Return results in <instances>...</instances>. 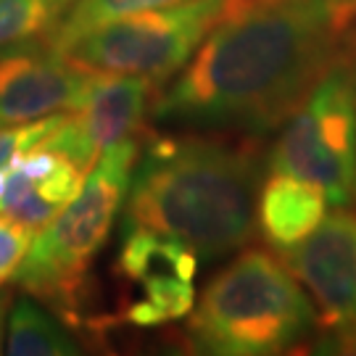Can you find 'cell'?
<instances>
[{
    "label": "cell",
    "mask_w": 356,
    "mask_h": 356,
    "mask_svg": "<svg viewBox=\"0 0 356 356\" xmlns=\"http://www.w3.org/2000/svg\"><path fill=\"white\" fill-rule=\"evenodd\" d=\"M269 172L317 182L330 206L351 201L356 177V45L322 74L306 101L288 116L269 151Z\"/></svg>",
    "instance_id": "6"
},
{
    "label": "cell",
    "mask_w": 356,
    "mask_h": 356,
    "mask_svg": "<svg viewBox=\"0 0 356 356\" xmlns=\"http://www.w3.org/2000/svg\"><path fill=\"white\" fill-rule=\"evenodd\" d=\"M198 254L185 243L151 229H124L116 275L135 288L122 319L135 327H156L188 317L195 306Z\"/></svg>",
    "instance_id": "8"
},
{
    "label": "cell",
    "mask_w": 356,
    "mask_h": 356,
    "mask_svg": "<svg viewBox=\"0 0 356 356\" xmlns=\"http://www.w3.org/2000/svg\"><path fill=\"white\" fill-rule=\"evenodd\" d=\"M332 11L338 16V24L351 35L356 24V0H332Z\"/></svg>",
    "instance_id": "18"
},
{
    "label": "cell",
    "mask_w": 356,
    "mask_h": 356,
    "mask_svg": "<svg viewBox=\"0 0 356 356\" xmlns=\"http://www.w3.org/2000/svg\"><path fill=\"white\" fill-rule=\"evenodd\" d=\"M351 45L332 0H232L151 116L261 138L288 122Z\"/></svg>",
    "instance_id": "1"
},
{
    "label": "cell",
    "mask_w": 356,
    "mask_h": 356,
    "mask_svg": "<svg viewBox=\"0 0 356 356\" xmlns=\"http://www.w3.org/2000/svg\"><path fill=\"white\" fill-rule=\"evenodd\" d=\"M32 235L35 232L29 227L19 225L11 216L0 214V285H6L19 272Z\"/></svg>",
    "instance_id": "17"
},
{
    "label": "cell",
    "mask_w": 356,
    "mask_h": 356,
    "mask_svg": "<svg viewBox=\"0 0 356 356\" xmlns=\"http://www.w3.org/2000/svg\"><path fill=\"white\" fill-rule=\"evenodd\" d=\"M348 40H351V42L356 45V24H354V29H351V35H348Z\"/></svg>",
    "instance_id": "20"
},
{
    "label": "cell",
    "mask_w": 356,
    "mask_h": 356,
    "mask_svg": "<svg viewBox=\"0 0 356 356\" xmlns=\"http://www.w3.org/2000/svg\"><path fill=\"white\" fill-rule=\"evenodd\" d=\"M232 0H182L148 8L90 29L61 48V56L88 74H132L164 82L188 64Z\"/></svg>",
    "instance_id": "5"
},
{
    "label": "cell",
    "mask_w": 356,
    "mask_h": 356,
    "mask_svg": "<svg viewBox=\"0 0 356 356\" xmlns=\"http://www.w3.org/2000/svg\"><path fill=\"white\" fill-rule=\"evenodd\" d=\"M74 0H0V48L45 40Z\"/></svg>",
    "instance_id": "14"
},
{
    "label": "cell",
    "mask_w": 356,
    "mask_h": 356,
    "mask_svg": "<svg viewBox=\"0 0 356 356\" xmlns=\"http://www.w3.org/2000/svg\"><path fill=\"white\" fill-rule=\"evenodd\" d=\"M95 76L79 72L42 40L0 48V124L74 111Z\"/></svg>",
    "instance_id": "10"
},
{
    "label": "cell",
    "mask_w": 356,
    "mask_h": 356,
    "mask_svg": "<svg viewBox=\"0 0 356 356\" xmlns=\"http://www.w3.org/2000/svg\"><path fill=\"white\" fill-rule=\"evenodd\" d=\"M277 254L317 309V351L356 354V211L338 206L309 238Z\"/></svg>",
    "instance_id": "7"
},
{
    "label": "cell",
    "mask_w": 356,
    "mask_h": 356,
    "mask_svg": "<svg viewBox=\"0 0 356 356\" xmlns=\"http://www.w3.org/2000/svg\"><path fill=\"white\" fill-rule=\"evenodd\" d=\"M138 156L140 143L135 138L103 151L88 172L82 191L61 214L32 235L24 261L13 275L26 296L48 306L72 327L79 322L90 264L114 229Z\"/></svg>",
    "instance_id": "4"
},
{
    "label": "cell",
    "mask_w": 356,
    "mask_h": 356,
    "mask_svg": "<svg viewBox=\"0 0 356 356\" xmlns=\"http://www.w3.org/2000/svg\"><path fill=\"white\" fill-rule=\"evenodd\" d=\"M351 201H356V177H354V191H351Z\"/></svg>",
    "instance_id": "21"
},
{
    "label": "cell",
    "mask_w": 356,
    "mask_h": 356,
    "mask_svg": "<svg viewBox=\"0 0 356 356\" xmlns=\"http://www.w3.org/2000/svg\"><path fill=\"white\" fill-rule=\"evenodd\" d=\"M327 209L330 198L317 182L269 172L256 198V227L275 251H285L309 238Z\"/></svg>",
    "instance_id": "12"
},
{
    "label": "cell",
    "mask_w": 356,
    "mask_h": 356,
    "mask_svg": "<svg viewBox=\"0 0 356 356\" xmlns=\"http://www.w3.org/2000/svg\"><path fill=\"white\" fill-rule=\"evenodd\" d=\"M156 92L159 82L148 76L98 74L88 98L74 111L58 114L40 148L64 153L88 175L103 151L140 132L145 116H151Z\"/></svg>",
    "instance_id": "9"
},
{
    "label": "cell",
    "mask_w": 356,
    "mask_h": 356,
    "mask_svg": "<svg viewBox=\"0 0 356 356\" xmlns=\"http://www.w3.org/2000/svg\"><path fill=\"white\" fill-rule=\"evenodd\" d=\"M85 172L51 148H32L0 172V214L38 232L85 185Z\"/></svg>",
    "instance_id": "11"
},
{
    "label": "cell",
    "mask_w": 356,
    "mask_h": 356,
    "mask_svg": "<svg viewBox=\"0 0 356 356\" xmlns=\"http://www.w3.org/2000/svg\"><path fill=\"white\" fill-rule=\"evenodd\" d=\"M175 3H182V0H74L72 8L66 11V16L58 22V26L42 42L51 45L53 51L58 53L72 40H76L79 35L90 32V29H95V26L108 24V22L129 16V13L161 8V6H175Z\"/></svg>",
    "instance_id": "15"
},
{
    "label": "cell",
    "mask_w": 356,
    "mask_h": 356,
    "mask_svg": "<svg viewBox=\"0 0 356 356\" xmlns=\"http://www.w3.org/2000/svg\"><path fill=\"white\" fill-rule=\"evenodd\" d=\"M6 351L11 356H72L82 354L74 335L53 317L48 306L29 298H19L6 322Z\"/></svg>",
    "instance_id": "13"
},
{
    "label": "cell",
    "mask_w": 356,
    "mask_h": 356,
    "mask_svg": "<svg viewBox=\"0 0 356 356\" xmlns=\"http://www.w3.org/2000/svg\"><path fill=\"white\" fill-rule=\"evenodd\" d=\"M58 114L45 116V119H35V122H24V124H11V127L0 129V172L11 164L16 156L40 148L42 140L51 135L53 124H56Z\"/></svg>",
    "instance_id": "16"
},
{
    "label": "cell",
    "mask_w": 356,
    "mask_h": 356,
    "mask_svg": "<svg viewBox=\"0 0 356 356\" xmlns=\"http://www.w3.org/2000/svg\"><path fill=\"white\" fill-rule=\"evenodd\" d=\"M317 330V309L280 254L248 248L206 285L188 319L201 354H288Z\"/></svg>",
    "instance_id": "3"
},
{
    "label": "cell",
    "mask_w": 356,
    "mask_h": 356,
    "mask_svg": "<svg viewBox=\"0 0 356 356\" xmlns=\"http://www.w3.org/2000/svg\"><path fill=\"white\" fill-rule=\"evenodd\" d=\"M8 304H11V296L8 293H0V351L6 346V322H8Z\"/></svg>",
    "instance_id": "19"
},
{
    "label": "cell",
    "mask_w": 356,
    "mask_h": 356,
    "mask_svg": "<svg viewBox=\"0 0 356 356\" xmlns=\"http://www.w3.org/2000/svg\"><path fill=\"white\" fill-rule=\"evenodd\" d=\"M261 169L259 143L153 135L132 172L124 229H151L198 259H219L254 235Z\"/></svg>",
    "instance_id": "2"
}]
</instances>
